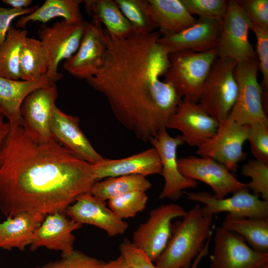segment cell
Here are the masks:
<instances>
[{"label": "cell", "mask_w": 268, "mask_h": 268, "mask_svg": "<svg viewBox=\"0 0 268 268\" xmlns=\"http://www.w3.org/2000/svg\"><path fill=\"white\" fill-rule=\"evenodd\" d=\"M106 35L103 64L86 80L105 96L115 117L125 128L138 139L149 141L167 129L182 99L162 79L170 66L169 55L158 42V31L121 40Z\"/></svg>", "instance_id": "6da1fadb"}, {"label": "cell", "mask_w": 268, "mask_h": 268, "mask_svg": "<svg viewBox=\"0 0 268 268\" xmlns=\"http://www.w3.org/2000/svg\"><path fill=\"white\" fill-rule=\"evenodd\" d=\"M96 181L93 164L54 138L39 143L22 126H10L0 158V211L6 217L65 213Z\"/></svg>", "instance_id": "7a4b0ae2"}, {"label": "cell", "mask_w": 268, "mask_h": 268, "mask_svg": "<svg viewBox=\"0 0 268 268\" xmlns=\"http://www.w3.org/2000/svg\"><path fill=\"white\" fill-rule=\"evenodd\" d=\"M172 225L171 238L155 262L157 268H189L213 234L212 216L204 214L196 204Z\"/></svg>", "instance_id": "3957f363"}, {"label": "cell", "mask_w": 268, "mask_h": 268, "mask_svg": "<svg viewBox=\"0 0 268 268\" xmlns=\"http://www.w3.org/2000/svg\"><path fill=\"white\" fill-rule=\"evenodd\" d=\"M170 66L164 80L170 83L179 96L198 103L214 62L216 49L204 52L183 51L169 55Z\"/></svg>", "instance_id": "277c9868"}, {"label": "cell", "mask_w": 268, "mask_h": 268, "mask_svg": "<svg viewBox=\"0 0 268 268\" xmlns=\"http://www.w3.org/2000/svg\"><path fill=\"white\" fill-rule=\"evenodd\" d=\"M237 63L217 57L203 84L199 105L219 123L228 117L238 92L234 70Z\"/></svg>", "instance_id": "5b68a950"}, {"label": "cell", "mask_w": 268, "mask_h": 268, "mask_svg": "<svg viewBox=\"0 0 268 268\" xmlns=\"http://www.w3.org/2000/svg\"><path fill=\"white\" fill-rule=\"evenodd\" d=\"M259 70L257 59L237 64L235 68L238 92L228 117L241 125H249L256 122L268 125L264 106L268 94L264 92L258 81Z\"/></svg>", "instance_id": "8992f818"}, {"label": "cell", "mask_w": 268, "mask_h": 268, "mask_svg": "<svg viewBox=\"0 0 268 268\" xmlns=\"http://www.w3.org/2000/svg\"><path fill=\"white\" fill-rule=\"evenodd\" d=\"M186 212L183 207L176 203L163 204L152 209L146 221L134 232L132 243L155 262L171 238L172 220L183 217Z\"/></svg>", "instance_id": "52a82bcc"}, {"label": "cell", "mask_w": 268, "mask_h": 268, "mask_svg": "<svg viewBox=\"0 0 268 268\" xmlns=\"http://www.w3.org/2000/svg\"><path fill=\"white\" fill-rule=\"evenodd\" d=\"M250 25L237 0H228L227 11L221 21L217 57L232 59L237 64L257 60L249 40Z\"/></svg>", "instance_id": "ba28073f"}, {"label": "cell", "mask_w": 268, "mask_h": 268, "mask_svg": "<svg viewBox=\"0 0 268 268\" xmlns=\"http://www.w3.org/2000/svg\"><path fill=\"white\" fill-rule=\"evenodd\" d=\"M249 129V125H241L228 117L219 123L212 137L197 147L196 153L211 158L235 172L246 155L243 145L247 141Z\"/></svg>", "instance_id": "9c48e42d"}, {"label": "cell", "mask_w": 268, "mask_h": 268, "mask_svg": "<svg viewBox=\"0 0 268 268\" xmlns=\"http://www.w3.org/2000/svg\"><path fill=\"white\" fill-rule=\"evenodd\" d=\"M85 24L86 21L76 24L62 19L51 26H42L38 30L39 40L45 48L49 60V68L46 74L52 82L55 83L62 78V74L58 71L59 65L77 51Z\"/></svg>", "instance_id": "30bf717a"}, {"label": "cell", "mask_w": 268, "mask_h": 268, "mask_svg": "<svg viewBox=\"0 0 268 268\" xmlns=\"http://www.w3.org/2000/svg\"><path fill=\"white\" fill-rule=\"evenodd\" d=\"M210 268H260L268 264V253L252 249L240 235L221 226L214 231Z\"/></svg>", "instance_id": "8fae6325"}, {"label": "cell", "mask_w": 268, "mask_h": 268, "mask_svg": "<svg viewBox=\"0 0 268 268\" xmlns=\"http://www.w3.org/2000/svg\"><path fill=\"white\" fill-rule=\"evenodd\" d=\"M58 95L56 84L52 83L32 91L22 103V128L36 142H46L53 138L51 119Z\"/></svg>", "instance_id": "7c38bea8"}, {"label": "cell", "mask_w": 268, "mask_h": 268, "mask_svg": "<svg viewBox=\"0 0 268 268\" xmlns=\"http://www.w3.org/2000/svg\"><path fill=\"white\" fill-rule=\"evenodd\" d=\"M106 31L93 21H86L84 31L75 53L65 61L64 69L78 79H87L102 67L107 50Z\"/></svg>", "instance_id": "4fadbf2b"}, {"label": "cell", "mask_w": 268, "mask_h": 268, "mask_svg": "<svg viewBox=\"0 0 268 268\" xmlns=\"http://www.w3.org/2000/svg\"><path fill=\"white\" fill-rule=\"evenodd\" d=\"M178 164L182 175L205 183L217 199L247 188L224 165L211 158L191 155L178 159Z\"/></svg>", "instance_id": "5bb4252c"}, {"label": "cell", "mask_w": 268, "mask_h": 268, "mask_svg": "<svg viewBox=\"0 0 268 268\" xmlns=\"http://www.w3.org/2000/svg\"><path fill=\"white\" fill-rule=\"evenodd\" d=\"M190 201L204 204L202 212L207 215L227 212L238 217L264 218L268 217V201L261 200L259 196L245 188L233 193L231 197L219 199L206 192H184Z\"/></svg>", "instance_id": "9a60e30c"}, {"label": "cell", "mask_w": 268, "mask_h": 268, "mask_svg": "<svg viewBox=\"0 0 268 268\" xmlns=\"http://www.w3.org/2000/svg\"><path fill=\"white\" fill-rule=\"evenodd\" d=\"M149 141L158 152L161 162V175L165 183L160 198L177 200L182 196L183 190L197 187L196 181L185 177L179 170L177 150L184 143L181 135L171 136L165 129Z\"/></svg>", "instance_id": "2e32d148"}, {"label": "cell", "mask_w": 268, "mask_h": 268, "mask_svg": "<svg viewBox=\"0 0 268 268\" xmlns=\"http://www.w3.org/2000/svg\"><path fill=\"white\" fill-rule=\"evenodd\" d=\"M219 125L218 121L198 103L182 99L166 128L180 131L184 143L198 147L214 134Z\"/></svg>", "instance_id": "e0dca14e"}, {"label": "cell", "mask_w": 268, "mask_h": 268, "mask_svg": "<svg viewBox=\"0 0 268 268\" xmlns=\"http://www.w3.org/2000/svg\"><path fill=\"white\" fill-rule=\"evenodd\" d=\"M67 215L81 224L94 226L104 231L110 237L123 234L128 224L118 217L107 206L105 201L90 193L79 196L65 211Z\"/></svg>", "instance_id": "ac0fdd59"}, {"label": "cell", "mask_w": 268, "mask_h": 268, "mask_svg": "<svg viewBox=\"0 0 268 268\" xmlns=\"http://www.w3.org/2000/svg\"><path fill=\"white\" fill-rule=\"evenodd\" d=\"M220 25L219 20L199 19L194 24L178 33L160 36L158 42L169 55L183 51H209L217 47Z\"/></svg>", "instance_id": "d6986e66"}, {"label": "cell", "mask_w": 268, "mask_h": 268, "mask_svg": "<svg viewBox=\"0 0 268 268\" xmlns=\"http://www.w3.org/2000/svg\"><path fill=\"white\" fill-rule=\"evenodd\" d=\"M82 225L69 218L63 212L47 215L36 230L29 246L34 251L41 247L60 251L62 257L69 255L73 251L75 237L72 232Z\"/></svg>", "instance_id": "ffe728a7"}, {"label": "cell", "mask_w": 268, "mask_h": 268, "mask_svg": "<svg viewBox=\"0 0 268 268\" xmlns=\"http://www.w3.org/2000/svg\"><path fill=\"white\" fill-rule=\"evenodd\" d=\"M79 118L66 114L57 106L51 119L53 138L79 158L95 164L104 158L93 147L79 126Z\"/></svg>", "instance_id": "44dd1931"}, {"label": "cell", "mask_w": 268, "mask_h": 268, "mask_svg": "<svg viewBox=\"0 0 268 268\" xmlns=\"http://www.w3.org/2000/svg\"><path fill=\"white\" fill-rule=\"evenodd\" d=\"M93 165L96 180L111 177L138 175L143 177L161 174L162 165L156 149L152 147L130 156L118 159L104 158Z\"/></svg>", "instance_id": "7402d4cb"}, {"label": "cell", "mask_w": 268, "mask_h": 268, "mask_svg": "<svg viewBox=\"0 0 268 268\" xmlns=\"http://www.w3.org/2000/svg\"><path fill=\"white\" fill-rule=\"evenodd\" d=\"M53 83L46 74L33 81L13 80L0 76V113L11 127H22L20 108L26 97L34 90Z\"/></svg>", "instance_id": "603a6c76"}, {"label": "cell", "mask_w": 268, "mask_h": 268, "mask_svg": "<svg viewBox=\"0 0 268 268\" xmlns=\"http://www.w3.org/2000/svg\"><path fill=\"white\" fill-rule=\"evenodd\" d=\"M46 216L20 213L0 223V249L24 251Z\"/></svg>", "instance_id": "cb8c5ba5"}, {"label": "cell", "mask_w": 268, "mask_h": 268, "mask_svg": "<svg viewBox=\"0 0 268 268\" xmlns=\"http://www.w3.org/2000/svg\"><path fill=\"white\" fill-rule=\"evenodd\" d=\"M147 0L158 31L162 36L178 33L197 21L181 0Z\"/></svg>", "instance_id": "d4e9b609"}, {"label": "cell", "mask_w": 268, "mask_h": 268, "mask_svg": "<svg viewBox=\"0 0 268 268\" xmlns=\"http://www.w3.org/2000/svg\"><path fill=\"white\" fill-rule=\"evenodd\" d=\"M83 2L85 12L91 20L104 26L111 38L124 39L134 34L131 23L115 0H85Z\"/></svg>", "instance_id": "484cf974"}, {"label": "cell", "mask_w": 268, "mask_h": 268, "mask_svg": "<svg viewBox=\"0 0 268 268\" xmlns=\"http://www.w3.org/2000/svg\"><path fill=\"white\" fill-rule=\"evenodd\" d=\"M82 0H46L32 13L21 16L16 23L18 29H24L29 22L46 23L58 17L70 23L79 24L84 21L80 11Z\"/></svg>", "instance_id": "4316f807"}, {"label": "cell", "mask_w": 268, "mask_h": 268, "mask_svg": "<svg viewBox=\"0 0 268 268\" xmlns=\"http://www.w3.org/2000/svg\"><path fill=\"white\" fill-rule=\"evenodd\" d=\"M221 226L241 236L254 250L268 253V217H238L227 213Z\"/></svg>", "instance_id": "83f0119b"}, {"label": "cell", "mask_w": 268, "mask_h": 268, "mask_svg": "<svg viewBox=\"0 0 268 268\" xmlns=\"http://www.w3.org/2000/svg\"><path fill=\"white\" fill-rule=\"evenodd\" d=\"M49 68V57L41 41L27 37L20 51V79L29 81L37 80L47 74Z\"/></svg>", "instance_id": "f1b7e54d"}, {"label": "cell", "mask_w": 268, "mask_h": 268, "mask_svg": "<svg viewBox=\"0 0 268 268\" xmlns=\"http://www.w3.org/2000/svg\"><path fill=\"white\" fill-rule=\"evenodd\" d=\"M151 187V183L145 177L138 175H124L108 177L101 181H96L90 193L106 201L132 192H146Z\"/></svg>", "instance_id": "f546056e"}, {"label": "cell", "mask_w": 268, "mask_h": 268, "mask_svg": "<svg viewBox=\"0 0 268 268\" xmlns=\"http://www.w3.org/2000/svg\"><path fill=\"white\" fill-rule=\"evenodd\" d=\"M27 37L26 30L11 26L4 42L0 46V76L13 80L20 79V51Z\"/></svg>", "instance_id": "4dcf8cb0"}, {"label": "cell", "mask_w": 268, "mask_h": 268, "mask_svg": "<svg viewBox=\"0 0 268 268\" xmlns=\"http://www.w3.org/2000/svg\"><path fill=\"white\" fill-rule=\"evenodd\" d=\"M115 1L131 23L134 34H149L158 29L147 0H115Z\"/></svg>", "instance_id": "1f68e13d"}, {"label": "cell", "mask_w": 268, "mask_h": 268, "mask_svg": "<svg viewBox=\"0 0 268 268\" xmlns=\"http://www.w3.org/2000/svg\"><path fill=\"white\" fill-rule=\"evenodd\" d=\"M108 206L120 218L135 216L145 208L148 196L146 192L134 191L109 199Z\"/></svg>", "instance_id": "d6a6232c"}, {"label": "cell", "mask_w": 268, "mask_h": 268, "mask_svg": "<svg viewBox=\"0 0 268 268\" xmlns=\"http://www.w3.org/2000/svg\"><path fill=\"white\" fill-rule=\"evenodd\" d=\"M241 172L251 179L246 184L252 194L268 201V163L250 159L242 166Z\"/></svg>", "instance_id": "836d02e7"}, {"label": "cell", "mask_w": 268, "mask_h": 268, "mask_svg": "<svg viewBox=\"0 0 268 268\" xmlns=\"http://www.w3.org/2000/svg\"><path fill=\"white\" fill-rule=\"evenodd\" d=\"M189 12L199 19L221 21L227 11L228 0H181Z\"/></svg>", "instance_id": "e575fe53"}, {"label": "cell", "mask_w": 268, "mask_h": 268, "mask_svg": "<svg viewBox=\"0 0 268 268\" xmlns=\"http://www.w3.org/2000/svg\"><path fill=\"white\" fill-rule=\"evenodd\" d=\"M106 262L73 250L68 256L34 268H104Z\"/></svg>", "instance_id": "d590c367"}, {"label": "cell", "mask_w": 268, "mask_h": 268, "mask_svg": "<svg viewBox=\"0 0 268 268\" xmlns=\"http://www.w3.org/2000/svg\"><path fill=\"white\" fill-rule=\"evenodd\" d=\"M249 126L247 140L255 159L268 163V125L256 122Z\"/></svg>", "instance_id": "8d00e7d4"}, {"label": "cell", "mask_w": 268, "mask_h": 268, "mask_svg": "<svg viewBox=\"0 0 268 268\" xmlns=\"http://www.w3.org/2000/svg\"><path fill=\"white\" fill-rule=\"evenodd\" d=\"M250 30L254 33L256 39V53L259 69L262 75L261 86L265 93L268 90V29L251 22Z\"/></svg>", "instance_id": "74e56055"}, {"label": "cell", "mask_w": 268, "mask_h": 268, "mask_svg": "<svg viewBox=\"0 0 268 268\" xmlns=\"http://www.w3.org/2000/svg\"><path fill=\"white\" fill-rule=\"evenodd\" d=\"M119 250L130 268H157L143 251L127 239L120 244Z\"/></svg>", "instance_id": "f35d334b"}, {"label": "cell", "mask_w": 268, "mask_h": 268, "mask_svg": "<svg viewBox=\"0 0 268 268\" xmlns=\"http://www.w3.org/2000/svg\"><path fill=\"white\" fill-rule=\"evenodd\" d=\"M251 22L268 29V0H236Z\"/></svg>", "instance_id": "ab89813d"}, {"label": "cell", "mask_w": 268, "mask_h": 268, "mask_svg": "<svg viewBox=\"0 0 268 268\" xmlns=\"http://www.w3.org/2000/svg\"><path fill=\"white\" fill-rule=\"evenodd\" d=\"M39 5L30 6L27 8L16 9L0 6V46L4 42L11 27L12 21L18 17L28 15L34 11Z\"/></svg>", "instance_id": "60d3db41"}, {"label": "cell", "mask_w": 268, "mask_h": 268, "mask_svg": "<svg viewBox=\"0 0 268 268\" xmlns=\"http://www.w3.org/2000/svg\"><path fill=\"white\" fill-rule=\"evenodd\" d=\"M4 117L0 113V158L3 142L10 130V125L8 122L4 121Z\"/></svg>", "instance_id": "b9f144b4"}, {"label": "cell", "mask_w": 268, "mask_h": 268, "mask_svg": "<svg viewBox=\"0 0 268 268\" xmlns=\"http://www.w3.org/2000/svg\"><path fill=\"white\" fill-rule=\"evenodd\" d=\"M2 2L9 5L11 8L24 9L30 7L31 0H2Z\"/></svg>", "instance_id": "7bdbcfd3"}, {"label": "cell", "mask_w": 268, "mask_h": 268, "mask_svg": "<svg viewBox=\"0 0 268 268\" xmlns=\"http://www.w3.org/2000/svg\"><path fill=\"white\" fill-rule=\"evenodd\" d=\"M212 234H211L207 239L204 247L202 250L197 255L195 258L194 261L191 264V266L189 268H197L199 264H200L201 260L203 259L204 257L208 254V248L209 243L210 242L211 238L212 237Z\"/></svg>", "instance_id": "ee69618b"}, {"label": "cell", "mask_w": 268, "mask_h": 268, "mask_svg": "<svg viewBox=\"0 0 268 268\" xmlns=\"http://www.w3.org/2000/svg\"><path fill=\"white\" fill-rule=\"evenodd\" d=\"M104 268H130L125 259L120 255L116 259L106 262Z\"/></svg>", "instance_id": "f6af8a7d"}, {"label": "cell", "mask_w": 268, "mask_h": 268, "mask_svg": "<svg viewBox=\"0 0 268 268\" xmlns=\"http://www.w3.org/2000/svg\"><path fill=\"white\" fill-rule=\"evenodd\" d=\"M260 268H268V264L262 266Z\"/></svg>", "instance_id": "bcb514c9"}]
</instances>
